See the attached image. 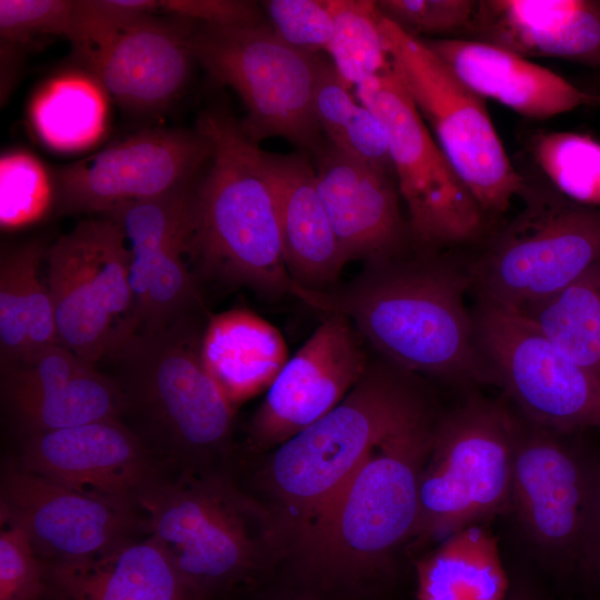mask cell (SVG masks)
<instances>
[{
	"mask_svg": "<svg viewBox=\"0 0 600 600\" xmlns=\"http://www.w3.org/2000/svg\"><path fill=\"white\" fill-rule=\"evenodd\" d=\"M469 271L422 250L366 262L344 284L291 293L326 314L347 317L383 359L414 374L449 381H490L473 314L464 302Z\"/></svg>",
	"mask_w": 600,
	"mask_h": 600,
	"instance_id": "obj_1",
	"label": "cell"
},
{
	"mask_svg": "<svg viewBox=\"0 0 600 600\" xmlns=\"http://www.w3.org/2000/svg\"><path fill=\"white\" fill-rule=\"evenodd\" d=\"M412 373L383 359L330 412L278 446L263 482L299 549L316 521L363 462L391 433L427 413Z\"/></svg>",
	"mask_w": 600,
	"mask_h": 600,
	"instance_id": "obj_2",
	"label": "cell"
},
{
	"mask_svg": "<svg viewBox=\"0 0 600 600\" xmlns=\"http://www.w3.org/2000/svg\"><path fill=\"white\" fill-rule=\"evenodd\" d=\"M212 143L209 168L196 186L190 256L203 271L267 298L290 294L274 196L257 144L226 111L201 114L198 128Z\"/></svg>",
	"mask_w": 600,
	"mask_h": 600,
	"instance_id": "obj_3",
	"label": "cell"
},
{
	"mask_svg": "<svg viewBox=\"0 0 600 600\" xmlns=\"http://www.w3.org/2000/svg\"><path fill=\"white\" fill-rule=\"evenodd\" d=\"M432 429L424 413L368 454L300 547L311 570L341 579L369 573L412 539Z\"/></svg>",
	"mask_w": 600,
	"mask_h": 600,
	"instance_id": "obj_4",
	"label": "cell"
},
{
	"mask_svg": "<svg viewBox=\"0 0 600 600\" xmlns=\"http://www.w3.org/2000/svg\"><path fill=\"white\" fill-rule=\"evenodd\" d=\"M517 432L503 404L478 394L433 427L411 540L441 541L510 509Z\"/></svg>",
	"mask_w": 600,
	"mask_h": 600,
	"instance_id": "obj_5",
	"label": "cell"
},
{
	"mask_svg": "<svg viewBox=\"0 0 600 600\" xmlns=\"http://www.w3.org/2000/svg\"><path fill=\"white\" fill-rule=\"evenodd\" d=\"M194 60L217 82L241 99L240 128L259 144L283 138L313 156L323 142L313 96L320 58L281 40L269 22L219 28L194 23L190 37Z\"/></svg>",
	"mask_w": 600,
	"mask_h": 600,
	"instance_id": "obj_6",
	"label": "cell"
},
{
	"mask_svg": "<svg viewBox=\"0 0 600 600\" xmlns=\"http://www.w3.org/2000/svg\"><path fill=\"white\" fill-rule=\"evenodd\" d=\"M379 22L394 72L458 176L486 214L506 212L529 184L510 161L486 100L468 89L422 39L381 13Z\"/></svg>",
	"mask_w": 600,
	"mask_h": 600,
	"instance_id": "obj_7",
	"label": "cell"
},
{
	"mask_svg": "<svg viewBox=\"0 0 600 600\" xmlns=\"http://www.w3.org/2000/svg\"><path fill=\"white\" fill-rule=\"evenodd\" d=\"M201 337L174 320L137 332L113 356L123 366L127 408H136L171 456L189 459L227 442L234 407L207 371Z\"/></svg>",
	"mask_w": 600,
	"mask_h": 600,
	"instance_id": "obj_8",
	"label": "cell"
},
{
	"mask_svg": "<svg viewBox=\"0 0 600 600\" xmlns=\"http://www.w3.org/2000/svg\"><path fill=\"white\" fill-rule=\"evenodd\" d=\"M524 207L470 267L479 300L511 310L558 292L600 260V209L528 187Z\"/></svg>",
	"mask_w": 600,
	"mask_h": 600,
	"instance_id": "obj_9",
	"label": "cell"
},
{
	"mask_svg": "<svg viewBox=\"0 0 600 600\" xmlns=\"http://www.w3.org/2000/svg\"><path fill=\"white\" fill-rule=\"evenodd\" d=\"M137 508L144 532L203 598L258 566L257 511L219 479H162L140 497Z\"/></svg>",
	"mask_w": 600,
	"mask_h": 600,
	"instance_id": "obj_10",
	"label": "cell"
},
{
	"mask_svg": "<svg viewBox=\"0 0 600 600\" xmlns=\"http://www.w3.org/2000/svg\"><path fill=\"white\" fill-rule=\"evenodd\" d=\"M130 259L123 231L108 216L81 221L48 250L58 343L93 366L137 333Z\"/></svg>",
	"mask_w": 600,
	"mask_h": 600,
	"instance_id": "obj_11",
	"label": "cell"
},
{
	"mask_svg": "<svg viewBox=\"0 0 600 600\" xmlns=\"http://www.w3.org/2000/svg\"><path fill=\"white\" fill-rule=\"evenodd\" d=\"M382 122L411 237L422 250L476 240L486 213L462 182L413 106L392 66L354 87Z\"/></svg>",
	"mask_w": 600,
	"mask_h": 600,
	"instance_id": "obj_12",
	"label": "cell"
},
{
	"mask_svg": "<svg viewBox=\"0 0 600 600\" xmlns=\"http://www.w3.org/2000/svg\"><path fill=\"white\" fill-rule=\"evenodd\" d=\"M472 314L490 381L533 424L552 431L600 429V378L516 310L479 300Z\"/></svg>",
	"mask_w": 600,
	"mask_h": 600,
	"instance_id": "obj_13",
	"label": "cell"
},
{
	"mask_svg": "<svg viewBox=\"0 0 600 600\" xmlns=\"http://www.w3.org/2000/svg\"><path fill=\"white\" fill-rule=\"evenodd\" d=\"M211 156L212 143L198 129L143 131L56 170L53 198L64 212L106 214L192 181Z\"/></svg>",
	"mask_w": 600,
	"mask_h": 600,
	"instance_id": "obj_14",
	"label": "cell"
},
{
	"mask_svg": "<svg viewBox=\"0 0 600 600\" xmlns=\"http://www.w3.org/2000/svg\"><path fill=\"white\" fill-rule=\"evenodd\" d=\"M1 521L20 526L46 562L97 557L144 532L139 510L31 472L18 462L1 476Z\"/></svg>",
	"mask_w": 600,
	"mask_h": 600,
	"instance_id": "obj_15",
	"label": "cell"
},
{
	"mask_svg": "<svg viewBox=\"0 0 600 600\" xmlns=\"http://www.w3.org/2000/svg\"><path fill=\"white\" fill-rule=\"evenodd\" d=\"M363 342L347 317L327 314L267 390L249 424L250 441L278 447L337 407L370 362Z\"/></svg>",
	"mask_w": 600,
	"mask_h": 600,
	"instance_id": "obj_16",
	"label": "cell"
},
{
	"mask_svg": "<svg viewBox=\"0 0 600 600\" xmlns=\"http://www.w3.org/2000/svg\"><path fill=\"white\" fill-rule=\"evenodd\" d=\"M596 470L552 430L518 423L510 509L536 547L576 568Z\"/></svg>",
	"mask_w": 600,
	"mask_h": 600,
	"instance_id": "obj_17",
	"label": "cell"
},
{
	"mask_svg": "<svg viewBox=\"0 0 600 600\" xmlns=\"http://www.w3.org/2000/svg\"><path fill=\"white\" fill-rule=\"evenodd\" d=\"M18 463L76 490L136 508L162 480L143 441L118 418L27 436Z\"/></svg>",
	"mask_w": 600,
	"mask_h": 600,
	"instance_id": "obj_18",
	"label": "cell"
},
{
	"mask_svg": "<svg viewBox=\"0 0 600 600\" xmlns=\"http://www.w3.org/2000/svg\"><path fill=\"white\" fill-rule=\"evenodd\" d=\"M316 184L348 260L402 254L410 234L394 178L323 140L313 154Z\"/></svg>",
	"mask_w": 600,
	"mask_h": 600,
	"instance_id": "obj_19",
	"label": "cell"
},
{
	"mask_svg": "<svg viewBox=\"0 0 600 600\" xmlns=\"http://www.w3.org/2000/svg\"><path fill=\"white\" fill-rule=\"evenodd\" d=\"M194 22L147 17L119 32L86 61L100 86L121 106L149 112L166 107L184 87L194 60Z\"/></svg>",
	"mask_w": 600,
	"mask_h": 600,
	"instance_id": "obj_20",
	"label": "cell"
},
{
	"mask_svg": "<svg viewBox=\"0 0 600 600\" xmlns=\"http://www.w3.org/2000/svg\"><path fill=\"white\" fill-rule=\"evenodd\" d=\"M422 40L468 89L526 118L542 120L600 102L599 96L504 48L461 38Z\"/></svg>",
	"mask_w": 600,
	"mask_h": 600,
	"instance_id": "obj_21",
	"label": "cell"
},
{
	"mask_svg": "<svg viewBox=\"0 0 600 600\" xmlns=\"http://www.w3.org/2000/svg\"><path fill=\"white\" fill-rule=\"evenodd\" d=\"M466 39L600 68V0H479Z\"/></svg>",
	"mask_w": 600,
	"mask_h": 600,
	"instance_id": "obj_22",
	"label": "cell"
},
{
	"mask_svg": "<svg viewBox=\"0 0 600 600\" xmlns=\"http://www.w3.org/2000/svg\"><path fill=\"white\" fill-rule=\"evenodd\" d=\"M274 196L286 264L293 282L310 290L337 284L348 263L319 196L307 154L260 150Z\"/></svg>",
	"mask_w": 600,
	"mask_h": 600,
	"instance_id": "obj_23",
	"label": "cell"
},
{
	"mask_svg": "<svg viewBox=\"0 0 600 600\" xmlns=\"http://www.w3.org/2000/svg\"><path fill=\"white\" fill-rule=\"evenodd\" d=\"M43 562L46 600H203L150 536L82 561Z\"/></svg>",
	"mask_w": 600,
	"mask_h": 600,
	"instance_id": "obj_24",
	"label": "cell"
},
{
	"mask_svg": "<svg viewBox=\"0 0 600 600\" xmlns=\"http://www.w3.org/2000/svg\"><path fill=\"white\" fill-rule=\"evenodd\" d=\"M200 352L207 371L233 406L268 390L289 359L281 332L247 309L212 316Z\"/></svg>",
	"mask_w": 600,
	"mask_h": 600,
	"instance_id": "obj_25",
	"label": "cell"
},
{
	"mask_svg": "<svg viewBox=\"0 0 600 600\" xmlns=\"http://www.w3.org/2000/svg\"><path fill=\"white\" fill-rule=\"evenodd\" d=\"M416 572L417 600H504L509 593L497 540L481 523L442 539Z\"/></svg>",
	"mask_w": 600,
	"mask_h": 600,
	"instance_id": "obj_26",
	"label": "cell"
},
{
	"mask_svg": "<svg viewBox=\"0 0 600 600\" xmlns=\"http://www.w3.org/2000/svg\"><path fill=\"white\" fill-rule=\"evenodd\" d=\"M43 246L29 242L0 263L1 369L58 343L48 287L39 278Z\"/></svg>",
	"mask_w": 600,
	"mask_h": 600,
	"instance_id": "obj_27",
	"label": "cell"
},
{
	"mask_svg": "<svg viewBox=\"0 0 600 600\" xmlns=\"http://www.w3.org/2000/svg\"><path fill=\"white\" fill-rule=\"evenodd\" d=\"M351 90L332 62L320 58L313 96L320 130L339 150L394 178L386 129Z\"/></svg>",
	"mask_w": 600,
	"mask_h": 600,
	"instance_id": "obj_28",
	"label": "cell"
},
{
	"mask_svg": "<svg viewBox=\"0 0 600 600\" xmlns=\"http://www.w3.org/2000/svg\"><path fill=\"white\" fill-rule=\"evenodd\" d=\"M518 312L600 378V260L558 292Z\"/></svg>",
	"mask_w": 600,
	"mask_h": 600,
	"instance_id": "obj_29",
	"label": "cell"
},
{
	"mask_svg": "<svg viewBox=\"0 0 600 600\" xmlns=\"http://www.w3.org/2000/svg\"><path fill=\"white\" fill-rule=\"evenodd\" d=\"M10 406L27 437L118 418L127 401L121 387L94 368L51 392Z\"/></svg>",
	"mask_w": 600,
	"mask_h": 600,
	"instance_id": "obj_30",
	"label": "cell"
},
{
	"mask_svg": "<svg viewBox=\"0 0 600 600\" xmlns=\"http://www.w3.org/2000/svg\"><path fill=\"white\" fill-rule=\"evenodd\" d=\"M531 154L552 189L566 199L600 209V141L572 131H542Z\"/></svg>",
	"mask_w": 600,
	"mask_h": 600,
	"instance_id": "obj_31",
	"label": "cell"
},
{
	"mask_svg": "<svg viewBox=\"0 0 600 600\" xmlns=\"http://www.w3.org/2000/svg\"><path fill=\"white\" fill-rule=\"evenodd\" d=\"M331 4L334 28L326 51L340 77L354 88L389 70L377 1L331 0Z\"/></svg>",
	"mask_w": 600,
	"mask_h": 600,
	"instance_id": "obj_32",
	"label": "cell"
},
{
	"mask_svg": "<svg viewBox=\"0 0 600 600\" xmlns=\"http://www.w3.org/2000/svg\"><path fill=\"white\" fill-rule=\"evenodd\" d=\"M102 120V106L91 88L77 81L51 86L33 107L39 134L57 148H77L90 141Z\"/></svg>",
	"mask_w": 600,
	"mask_h": 600,
	"instance_id": "obj_33",
	"label": "cell"
},
{
	"mask_svg": "<svg viewBox=\"0 0 600 600\" xmlns=\"http://www.w3.org/2000/svg\"><path fill=\"white\" fill-rule=\"evenodd\" d=\"M92 369L93 364L56 343L2 369L3 391L11 404L51 392Z\"/></svg>",
	"mask_w": 600,
	"mask_h": 600,
	"instance_id": "obj_34",
	"label": "cell"
},
{
	"mask_svg": "<svg viewBox=\"0 0 600 600\" xmlns=\"http://www.w3.org/2000/svg\"><path fill=\"white\" fill-rule=\"evenodd\" d=\"M380 13L406 33L466 39L478 7L477 0H380Z\"/></svg>",
	"mask_w": 600,
	"mask_h": 600,
	"instance_id": "obj_35",
	"label": "cell"
},
{
	"mask_svg": "<svg viewBox=\"0 0 600 600\" xmlns=\"http://www.w3.org/2000/svg\"><path fill=\"white\" fill-rule=\"evenodd\" d=\"M2 228H13L36 219L52 196V183L31 156L11 153L1 158Z\"/></svg>",
	"mask_w": 600,
	"mask_h": 600,
	"instance_id": "obj_36",
	"label": "cell"
},
{
	"mask_svg": "<svg viewBox=\"0 0 600 600\" xmlns=\"http://www.w3.org/2000/svg\"><path fill=\"white\" fill-rule=\"evenodd\" d=\"M261 7L286 43L310 54L326 51L334 28L331 0H267Z\"/></svg>",
	"mask_w": 600,
	"mask_h": 600,
	"instance_id": "obj_37",
	"label": "cell"
},
{
	"mask_svg": "<svg viewBox=\"0 0 600 600\" xmlns=\"http://www.w3.org/2000/svg\"><path fill=\"white\" fill-rule=\"evenodd\" d=\"M156 12V0H77L68 39L87 58L126 28Z\"/></svg>",
	"mask_w": 600,
	"mask_h": 600,
	"instance_id": "obj_38",
	"label": "cell"
},
{
	"mask_svg": "<svg viewBox=\"0 0 600 600\" xmlns=\"http://www.w3.org/2000/svg\"><path fill=\"white\" fill-rule=\"evenodd\" d=\"M77 0H0L1 46H22L37 37L69 38Z\"/></svg>",
	"mask_w": 600,
	"mask_h": 600,
	"instance_id": "obj_39",
	"label": "cell"
},
{
	"mask_svg": "<svg viewBox=\"0 0 600 600\" xmlns=\"http://www.w3.org/2000/svg\"><path fill=\"white\" fill-rule=\"evenodd\" d=\"M0 600H41L46 591L44 562L36 553L26 531L1 521Z\"/></svg>",
	"mask_w": 600,
	"mask_h": 600,
	"instance_id": "obj_40",
	"label": "cell"
},
{
	"mask_svg": "<svg viewBox=\"0 0 600 600\" xmlns=\"http://www.w3.org/2000/svg\"><path fill=\"white\" fill-rule=\"evenodd\" d=\"M157 9L173 18L219 28L268 22L261 4L247 0H157Z\"/></svg>",
	"mask_w": 600,
	"mask_h": 600,
	"instance_id": "obj_41",
	"label": "cell"
},
{
	"mask_svg": "<svg viewBox=\"0 0 600 600\" xmlns=\"http://www.w3.org/2000/svg\"><path fill=\"white\" fill-rule=\"evenodd\" d=\"M577 569L600 589V469L597 468L588 502Z\"/></svg>",
	"mask_w": 600,
	"mask_h": 600,
	"instance_id": "obj_42",
	"label": "cell"
},
{
	"mask_svg": "<svg viewBox=\"0 0 600 600\" xmlns=\"http://www.w3.org/2000/svg\"><path fill=\"white\" fill-rule=\"evenodd\" d=\"M504 600H541L529 590L520 588L508 593Z\"/></svg>",
	"mask_w": 600,
	"mask_h": 600,
	"instance_id": "obj_43",
	"label": "cell"
}]
</instances>
